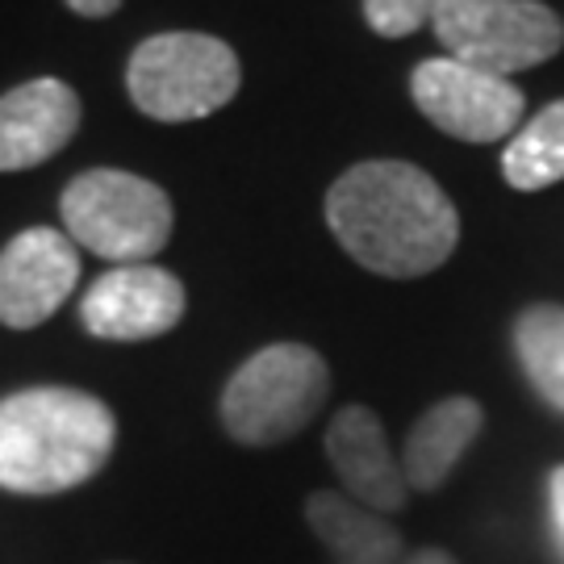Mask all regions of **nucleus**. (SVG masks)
Wrapping results in <instances>:
<instances>
[{
	"label": "nucleus",
	"mask_w": 564,
	"mask_h": 564,
	"mask_svg": "<svg viewBox=\"0 0 564 564\" xmlns=\"http://www.w3.org/2000/svg\"><path fill=\"white\" fill-rule=\"evenodd\" d=\"M402 564H456V556L444 552V547H419V552L402 556Z\"/></svg>",
	"instance_id": "6ab92c4d"
},
{
	"label": "nucleus",
	"mask_w": 564,
	"mask_h": 564,
	"mask_svg": "<svg viewBox=\"0 0 564 564\" xmlns=\"http://www.w3.org/2000/svg\"><path fill=\"white\" fill-rule=\"evenodd\" d=\"M80 281V256L67 230L30 226L0 251V323L34 330L59 310Z\"/></svg>",
	"instance_id": "1a4fd4ad"
},
{
	"label": "nucleus",
	"mask_w": 564,
	"mask_h": 564,
	"mask_svg": "<svg viewBox=\"0 0 564 564\" xmlns=\"http://www.w3.org/2000/svg\"><path fill=\"white\" fill-rule=\"evenodd\" d=\"M326 460L339 477L343 494L377 514L402 510L410 498V481L402 473V456L389 452L384 423L368 405H343L326 426Z\"/></svg>",
	"instance_id": "9d476101"
},
{
	"label": "nucleus",
	"mask_w": 564,
	"mask_h": 564,
	"mask_svg": "<svg viewBox=\"0 0 564 564\" xmlns=\"http://www.w3.org/2000/svg\"><path fill=\"white\" fill-rule=\"evenodd\" d=\"M502 176L519 193H540L564 181V97L523 121L502 151Z\"/></svg>",
	"instance_id": "4468645a"
},
{
	"label": "nucleus",
	"mask_w": 564,
	"mask_h": 564,
	"mask_svg": "<svg viewBox=\"0 0 564 564\" xmlns=\"http://www.w3.org/2000/svg\"><path fill=\"white\" fill-rule=\"evenodd\" d=\"M431 30L452 59L506 80L547 63L564 46L561 18L544 0H444Z\"/></svg>",
	"instance_id": "423d86ee"
},
{
	"label": "nucleus",
	"mask_w": 564,
	"mask_h": 564,
	"mask_svg": "<svg viewBox=\"0 0 564 564\" xmlns=\"http://www.w3.org/2000/svg\"><path fill=\"white\" fill-rule=\"evenodd\" d=\"M184 318V284L160 263H118L80 302V323L88 335L109 343L160 339Z\"/></svg>",
	"instance_id": "6e6552de"
},
{
	"label": "nucleus",
	"mask_w": 564,
	"mask_h": 564,
	"mask_svg": "<svg viewBox=\"0 0 564 564\" xmlns=\"http://www.w3.org/2000/svg\"><path fill=\"white\" fill-rule=\"evenodd\" d=\"M326 226L351 260L393 281L444 268L460 242V214L435 176L405 160H364L326 193Z\"/></svg>",
	"instance_id": "f257e3e1"
},
{
	"label": "nucleus",
	"mask_w": 564,
	"mask_h": 564,
	"mask_svg": "<svg viewBox=\"0 0 564 564\" xmlns=\"http://www.w3.org/2000/svg\"><path fill=\"white\" fill-rule=\"evenodd\" d=\"M485 426V410L477 398H444L426 410L419 423L410 426L405 435V452H402V473L410 489L419 494H431L456 473V464L468 447L477 444Z\"/></svg>",
	"instance_id": "f8f14e48"
},
{
	"label": "nucleus",
	"mask_w": 564,
	"mask_h": 564,
	"mask_svg": "<svg viewBox=\"0 0 564 564\" xmlns=\"http://www.w3.org/2000/svg\"><path fill=\"white\" fill-rule=\"evenodd\" d=\"M440 4L444 0H364V18L381 39H410L414 30L431 25Z\"/></svg>",
	"instance_id": "dca6fc26"
},
{
	"label": "nucleus",
	"mask_w": 564,
	"mask_h": 564,
	"mask_svg": "<svg viewBox=\"0 0 564 564\" xmlns=\"http://www.w3.org/2000/svg\"><path fill=\"white\" fill-rule=\"evenodd\" d=\"M305 523L335 564H402V531L347 494L335 489L310 494Z\"/></svg>",
	"instance_id": "ddd939ff"
},
{
	"label": "nucleus",
	"mask_w": 564,
	"mask_h": 564,
	"mask_svg": "<svg viewBox=\"0 0 564 564\" xmlns=\"http://www.w3.org/2000/svg\"><path fill=\"white\" fill-rule=\"evenodd\" d=\"M239 80V55L223 39L197 30H172L139 42L126 67L130 101L155 121L209 118L235 101Z\"/></svg>",
	"instance_id": "39448f33"
},
{
	"label": "nucleus",
	"mask_w": 564,
	"mask_h": 564,
	"mask_svg": "<svg viewBox=\"0 0 564 564\" xmlns=\"http://www.w3.org/2000/svg\"><path fill=\"white\" fill-rule=\"evenodd\" d=\"M514 356L531 389L564 414V305H527L514 318Z\"/></svg>",
	"instance_id": "2eb2a0df"
},
{
	"label": "nucleus",
	"mask_w": 564,
	"mask_h": 564,
	"mask_svg": "<svg viewBox=\"0 0 564 564\" xmlns=\"http://www.w3.org/2000/svg\"><path fill=\"white\" fill-rule=\"evenodd\" d=\"M80 130V97L55 76L0 97V172H25L59 155Z\"/></svg>",
	"instance_id": "9b49d317"
},
{
	"label": "nucleus",
	"mask_w": 564,
	"mask_h": 564,
	"mask_svg": "<svg viewBox=\"0 0 564 564\" xmlns=\"http://www.w3.org/2000/svg\"><path fill=\"white\" fill-rule=\"evenodd\" d=\"M410 97L423 118L460 142H498L510 139L523 121V88L506 76H489L481 67L440 55L414 67Z\"/></svg>",
	"instance_id": "0eeeda50"
},
{
	"label": "nucleus",
	"mask_w": 564,
	"mask_h": 564,
	"mask_svg": "<svg viewBox=\"0 0 564 564\" xmlns=\"http://www.w3.org/2000/svg\"><path fill=\"white\" fill-rule=\"evenodd\" d=\"M67 9L80 18H109L121 9V0H67Z\"/></svg>",
	"instance_id": "a211bd4d"
},
{
	"label": "nucleus",
	"mask_w": 564,
	"mask_h": 564,
	"mask_svg": "<svg viewBox=\"0 0 564 564\" xmlns=\"http://www.w3.org/2000/svg\"><path fill=\"white\" fill-rule=\"evenodd\" d=\"M547 510H552L556 544H561V552H564V464L552 468V477H547Z\"/></svg>",
	"instance_id": "f3484780"
},
{
	"label": "nucleus",
	"mask_w": 564,
	"mask_h": 564,
	"mask_svg": "<svg viewBox=\"0 0 564 564\" xmlns=\"http://www.w3.org/2000/svg\"><path fill=\"white\" fill-rule=\"evenodd\" d=\"M67 239L113 263H147L172 239V202L155 181L121 167H93L63 188Z\"/></svg>",
	"instance_id": "20e7f679"
},
{
	"label": "nucleus",
	"mask_w": 564,
	"mask_h": 564,
	"mask_svg": "<svg viewBox=\"0 0 564 564\" xmlns=\"http://www.w3.org/2000/svg\"><path fill=\"white\" fill-rule=\"evenodd\" d=\"M330 393V368L305 343H272L235 368L218 414L226 435L247 447H272L302 435Z\"/></svg>",
	"instance_id": "7ed1b4c3"
},
{
	"label": "nucleus",
	"mask_w": 564,
	"mask_h": 564,
	"mask_svg": "<svg viewBox=\"0 0 564 564\" xmlns=\"http://www.w3.org/2000/svg\"><path fill=\"white\" fill-rule=\"evenodd\" d=\"M118 444L113 410L67 384H34L0 398V489L55 498L93 481Z\"/></svg>",
	"instance_id": "f03ea898"
}]
</instances>
